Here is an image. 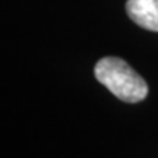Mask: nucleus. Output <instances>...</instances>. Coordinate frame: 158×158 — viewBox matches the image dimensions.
<instances>
[{"mask_svg":"<svg viewBox=\"0 0 158 158\" xmlns=\"http://www.w3.org/2000/svg\"><path fill=\"white\" fill-rule=\"evenodd\" d=\"M97 81L124 102H139L148 95V85L123 59L104 57L94 69Z\"/></svg>","mask_w":158,"mask_h":158,"instance_id":"obj_1","label":"nucleus"},{"mask_svg":"<svg viewBox=\"0 0 158 158\" xmlns=\"http://www.w3.org/2000/svg\"><path fill=\"white\" fill-rule=\"evenodd\" d=\"M126 12L136 25L158 32V0H127Z\"/></svg>","mask_w":158,"mask_h":158,"instance_id":"obj_2","label":"nucleus"}]
</instances>
